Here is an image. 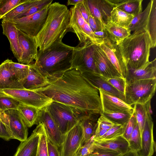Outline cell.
Segmentation results:
<instances>
[{
  "label": "cell",
  "mask_w": 156,
  "mask_h": 156,
  "mask_svg": "<svg viewBox=\"0 0 156 156\" xmlns=\"http://www.w3.org/2000/svg\"><path fill=\"white\" fill-rule=\"evenodd\" d=\"M48 85L35 90L73 108L79 113L97 116L102 112L98 89L76 69L47 77Z\"/></svg>",
  "instance_id": "cell-1"
},
{
  "label": "cell",
  "mask_w": 156,
  "mask_h": 156,
  "mask_svg": "<svg viewBox=\"0 0 156 156\" xmlns=\"http://www.w3.org/2000/svg\"><path fill=\"white\" fill-rule=\"evenodd\" d=\"M70 14L65 5L59 2L49 6L47 17L42 29L35 37L39 50L44 51L56 42H61L69 31Z\"/></svg>",
  "instance_id": "cell-2"
},
{
  "label": "cell",
  "mask_w": 156,
  "mask_h": 156,
  "mask_svg": "<svg viewBox=\"0 0 156 156\" xmlns=\"http://www.w3.org/2000/svg\"><path fill=\"white\" fill-rule=\"evenodd\" d=\"M73 48L62 41L55 42L44 51L38 50L34 63L47 77L65 72L71 69Z\"/></svg>",
  "instance_id": "cell-3"
},
{
  "label": "cell",
  "mask_w": 156,
  "mask_h": 156,
  "mask_svg": "<svg viewBox=\"0 0 156 156\" xmlns=\"http://www.w3.org/2000/svg\"><path fill=\"white\" fill-rule=\"evenodd\" d=\"M119 46L128 69H136L149 62L151 44L147 31L133 32Z\"/></svg>",
  "instance_id": "cell-4"
},
{
  "label": "cell",
  "mask_w": 156,
  "mask_h": 156,
  "mask_svg": "<svg viewBox=\"0 0 156 156\" xmlns=\"http://www.w3.org/2000/svg\"><path fill=\"white\" fill-rule=\"evenodd\" d=\"M47 107L63 136L80 120L93 116L81 114L70 107L55 101Z\"/></svg>",
  "instance_id": "cell-5"
},
{
  "label": "cell",
  "mask_w": 156,
  "mask_h": 156,
  "mask_svg": "<svg viewBox=\"0 0 156 156\" xmlns=\"http://www.w3.org/2000/svg\"><path fill=\"white\" fill-rule=\"evenodd\" d=\"M156 87V78L126 83L125 93L126 102L131 106L145 105L154 96Z\"/></svg>",
  "instance_id": "cell-6"
},
{
  "label": "cell",
  "mask_w": 156,
  "mask_h": 156,
  "mask_svg": "<svg viewBox=\"0 0 156 156\" xmlns=\"http://www.w3.org/2000/svg\"><path fill=\"white\" fill-rule=\"evenodd\" d=\"M94 45L92 42L88 41L73 47L71 69H76L81 73L99 74L94 59Z\"/></svg>",
  "instance_id": "cell-7"
},
{
  "label": "cell",
  "mask_w": 156,
  "mask_h": 156,
  "mask_svg": "<svg viewBox=\"0 0 156 156\" xmlns=\"http://www.w3.org/2000/svg\"><path fill=\"white\" fill-rule=\"evenodd\" d=\"M70 19L69 31L74 33L80 41L79 45L83 44L88 41L99 45L104 41L94 34L88 23L83 18L76 5L69 10Z\"/></svg>",
  "instance_id": "cell-8"
},
{
  "label": "cell",
  "mask_w": 156,
  "mask_h": 156,
  "mask_svg": "<svg viewBox=\"0 0 156 156\" xmlns=\"http://www.w3.org/2000/svg\"><path fill=\"white\" fill-rule=\"evenodd\" d=\"M0 119L5 125L12 139L21 142L28 138V127L17 109L0 112Z\"/></svg>",
  "instance_id": "cell-9"
},
{
  "label": "cell",
  "mask_w": 156,
  "mask_h": 156,
  "mask_svg": "<svg viewBox=\"0 0 156 156\" xmlns=\"http://www.w3.org/2000/svg\"><path fill=\"white\" fill-rule=\"evenodd\" d=\"M49 6L35 13L9 21L12 22L18 30L30 37H35L44 24Z\"/></svg>",
  "instance_id": "cell-10"
},
{
  "label": "cell",
  "mask_w": 156,
  "mask_h": 156,
  "mask_svg": "<svg viewBox=\"0 0 156 156\" xmlns=\"http://www.w3.org/2000/svg\"><path fill=\"white\" fill-rule=\"evenodd\" d=\"M1 90L21 103L40 109L47 106L53 101L45 95L35 90L24 89Z\"/></svg>",
  "instance_id": "cell-11"
},
{
  "label": "cell",
  "mask_w": 156,
  "mask_h": 156,
  "mask_svg": "<svg viewBox=\"0 0 156 156\" xmlns=\"http://www.w3.org/2000/svg\"><path fill=\"white\" fill-rule=\"evenodd\" d=\"M63 136L60 156H75L83 141L82 130L79 122Z\"/></svg>",
  "instance_id": "cell-12"
},
{
  "label": "cell",
  "mask_w": 156,
  "mask_h": 156,
  "mask_svg": "<svg viewBox=\"0 0 156 156\" xmlns=\"http://www.w3.org/2000/svg\"><path fill=\"white\" fill-rule=\"evenodd\" d=\"M44 125L48 137L51 141L58 149L61 148L64 136L47 108V106L40 110L38 123Z\"/></svg>",
  "instance_id": "cell-13"
},
{
  "label": "cell",
  "mask_w": 156,
  "mask_h": 156,
  "mask_svg": "<svg viewBox=\"0 0 156 156\" xmlns=\"http://www.w3.org/2000/svg\"><path fill=\"white\" fill-rule=\"evenodd\" d=\"M153 127L151 115L146 111L144 126L141 136V149L137 152L139 156H152L155 151Z\"/></svg>",
  "instance_id": "cell-14"
},
{
  "label": "cell",
  "mask_w": 156,
  "mask_h": 156,
  "mask_svg": "<svg viewBox=\"0 0 156 156\" xmlns=\"http://www.w3.org/2000/svg\"><path fill=\"white\" fill-rule=\"evenodd\" d=\"M98 46L119 73L122 76L125 77L128 67L122 55L119 45L107 40L104 41Z\"/></svg>",
  "instance_id": "cell-15"
},
{
  "label": "cell",
  "mask_w": 156,
  "mask_h": 156,
  "mask_svg": "<svg viewBox=\"0 0 156 156\" xmlns=\"http://www.w3.org/2000/svg\"><path fill=\"white\" fill-rule=\"evenodd\" d=\"M19 44L22 51L20 63L29 65L34 63L38 53L35 37H30L18 30Z\"/></svg>",
  "instance_id": "cell-16"
},
{
  "label": "cell",
  "mask_w": 156,
  "mask_h": 156,
  "mask_svg": "<svg viewBox=\"0 0 156 156\" xmlns=\"http://www.w3.org/2000/svg\"><path fill=\"white\" fill-rule=\"evenodd\" d=\"M94 59L99 73L106 78L122 76L99 46L94 44Z\"/></svg>",
  "instance_id": "cell-17"
},
{
  "label": "cell",
  "mask_w": 156,
  "mask_h": 156,
  "mask_svg": "<svg viewBox=\"0 0 156 156\" xmlns=\"http://www.w3.org/2000/svg\"><path fill=\"white\" fill-rule=\"evenodd\" d=\"M101 101L102 112L113 113L128 112L133 107L120 99L98 89Z\"/></svg>",
  "instance_id": "cell-18"
},
{
  "label": "cell",
  "mask_w": 156,
  "mask_h": 156,
  "mask_svg": "<svg viewBox=\"0 0 156 156\" xmlns=\"http://www.w3.org/2000/svg\"><path fill=\"white\" fill-rule=\"evenodd\" d=\"M41 123H39L27 140L21 142L13 156H36Z\"/></svg>",
  "instance_id": "cell-19"
},
{
  "label": "cell",
  "mask_w": 156,
  "mask_h": 156,
  "mask_svg": "<svg viewBox=\"0 0 156 156\" xmlns=\"http://www.w3.org/2000/svg\"><path fill=\"white\" fill-rule=\"evenodd\" d=\"M156 58L136 69H128L125 78L126 83L140 80L156 78Z\"/></svg>",
  "instance_id": "cell-20"
},
{
  "label": "cell",
  "mask_w": 156,
  "mask_h": 156,
  "mask_svg": "<svg viewBox=\"0 0 156 156\" xmlns=\"http://www.w3.org/2000/svg\"><path fill=\"white\" fill-rule=\"evenodd\" d=\"M1 26L3 34L6 36L9 41L10 49L20 63L22 51L19 43L18 29L12 22L9 20H2Z\"/></svg>",
  "instance_id": "cell-21"
},
{
  "label": "cell",
  "mask_w": 156,
  "mask_h": 156,
  "mask_svg": "<svg viewBox=\"0 0 156 156\" xmlns=\"http://www.w3.org/2000/svg\"><path fill=\"white\" fill-rule=\"evenodd\" d=\"M9 61L7 59L0 65V90L24 89L11 71Z\"/></svg>",
  "instance_id": "cell-22"
},
{
  "label": "cell",
  "mask_w": 156,
  "mask_h": 156,
  "mask_svg": "<svg viewBox=\"0 0 156 156\" xmlns=\"http://www.w3.org/2000/svg\"><path fill=\"white\" fill-rule=\"evenodd\" d=\"M49 83L47 77L42 73L34 62L31 64L29 74L22 85L24 89L34 90L45 87Z\"/></svg>",
  "instance_id": "cell-23"
},
{
  "label": "cell",
  "mask_w": 156,
  "mask_h": 156,
  "mask_svg": "<svg viewBox=\"0 0 156 156\" xmlns=\"http://www.w3.org/2000/svg\"><path fill=\"white\" fill-rule=\"evenodd\" d=\"M81 73L83 76L98 89H101L108 94L126 102L125 95L106 81L104 77L100 74L87 73Z\"/></svg>",
  "instance_id": "cell-24"
},
{
  "label": "cell",
  "mask_w": 156,
  "mask_h": 156,
  "mask_svg": "<svg viewBox=\"0 0 156 156\" xmlns=\"http://www.w3.org/2000/svg\"><path fill=\"white\" fill-rule=\"evenodd\" d=\"M94 141L95 149H106L118 152L121 154L130 150L128 141L122 136L112 139Z\"/></svg>",
  "instance_id": "cell-25"
},
{
  "label": "cell",
  "mask_w": 156,
  "mask_h": 156,
  "mask_svg": "<svg viewBox=\"0 0 156 156\" xmlns=\"http://www.w3.org/2000/svg\"><path fill=\"white\" fill-rule=\"evenodd\" d=\"M105 29L108 41L117 45L131 34L129 29L118 26L111 21L105 25Z\"/></svg>",
  "instance_id": "cell-26"
},
{
  "label": "cell",
  "mask_w": 156,
  "mask_h": 156,
  "mask_svg": "<svg viewBox=\"0 0 156 156\" xmlns=\"http://www.w3.org/2000/svg\"><path fill=\"white\" fill-rule=\"evenodd\" d=\"M113 8L136 16L142 11L143 0H108Z\"/></svg>",
  "instance_id": "cell-27"
},
{
  "label": "cell",
  "mask_w": 156,
  "mask_h": 156,
  "mask_svg": "<svg viewBox=\"0 0 156 156\" xmlns=\"http://www.w3.org/2000/svg\"><path fill=\"white\" fill-rule=\"evenodd\" d=\"M41 109L21 103L17 109L28 127L38 124Z\"/></svg>",
  "instance_id": "cell-28"
},
{
  "label": "cell",
  "mask_w": 156,
  "mask_h": 156,
  "mask_svg": "<svg viewBox=\"0 0 156 156\" xmlns=\"http://www.w3.org/2000/svg\"><path fill=\"white\" fill-rule=\"evenodd\" d=\"M151 4L152 0L150 1L144 11L134 16L129 27L131 32L145 30V28L150 13Z\"/></svg>",
  "instance_id": "cell-29"
},
{
  "label": "cell",
  "mask_w": 156,
  "mask_h": 156,
  "mask_svg": "<svg viewBox=\"0 0 156 156\" xmlns=\"http://www.w3.org/2000/svg\"><path fill=\"white\" fill-rule=\"evenodd\" d=\"M145 30L148 33L151 48L156 45V0H152V4Z\"/></svg>",
  "instance_id": "cell-30"
},
{
  "label": "cell",
  "mask_w": 156,
  "mask_h": 156,
  "mask_svg": "<svg viewBox=\"0 0 156 156\" xmlns=\"http://www.w3.org/2000/svg\"><path fill=\"white\" fill-rule=\"evenodd\" d=\"M96 116L84 118L79 121L83 132L82 145L88 141L94 136L98 120Z\"/></svg>",
  "instance_id": "cell-31"
},
{
  "label": "cell",
  "mask_w": 156,
  "mask_h": 156,
  "mask_svg": "<svg viewBox=\"0 0 156 156\" xmlns=\"http://www.w3.org/2000/svg\"><path fill=\"white\" fill-rule=\"evenodd\" d=\"M134 16L117 8H114L111 13V21L118 26L129 29Z\"/></svg>",
  "instance_id": "cell-32"
},
{
  "label": "cell",
  "mask_w": 156,
  "mask_h": 156,
  "mask_svg": "<svg viewBox=\"0 0 156 156\" xmlns=\"http://www.w3.org/2000/svg\"><path fill=\"white\" fill-rule=\"evenodd\" d=\"M97 13L105 24L111 21V13L113 7L108 0H94Z\"/></svg>",
  "instance_id": "cell-33"
},
{
  "label": "cell",
  "mask_w": 156,
  "mask_h": 156,
  "mask_svg": "<svg viewBox=\"0 0 156 156\" xmlns=\"http://www.w3.org/2000/svg\"><path fill=\"white\" fill-rule=\"evenodd\" d=\"M9 67L18 80L22 84L27 78L31 64L25 65L13 62L10 60Z\"/></svg>",
  "instance_id": "cell-34"
},
{
  "label": "cell",
  "mask_w": 156,
  "mask_h": 156,
  "mask_svg": "<svg viewBox=\"0 0 156 156\" xmlns=\"http://www.w3.org/2000/svg\"><path fill=\"white\" fill-rule=\"evenodd\" d=\"M41 0H26L9 12L2 18L3 20H10L19 15L27 11L32 6L39 3Z\"/></svg>",
  "instance_id": "cell-35"
},
{
  "label": "cell",
  "mask_w": 156,
  "mask_h": 156,
  "mask_svg": "<svg viewBox=\"0 0 156 156\" xmlns=\"http://www.w3.org/2000/svg\"><path fill=\"white\" fill-rule=\"evenodd\" d=\"M133 110L128 112L113 113L102 112L103 115L116 125H124L127 124L134 111Z\"/></svg>",
  "instance_id": "cell-36"
},
{
  "label": "cell",
  "mask_w": 156,
  "mask_h": 156,
  "mask_svg": "<svg viewBox=\"0 0 156 156\" xmlns=\"http://www.w3.org/2000/svg\"><path fill=\"white\" fill-rule=\"evenodd\" d=\"M20 102L0 90V112L17 109Z\"/></svg>",
  "instance_id": "cell-37"
},
{
  "label": "cell",
  "mask_w": 156,
  "mask_h": 156,
  "mask_svg": "<svg viewBox=\"0 0 156 156\" xmlns=\"http://www.w3.org/2000/svg\"><path fill=\"white\" fill-rule=\"evenodd\" d=\"M127 123L123 125H115L108 130L103 136L94 141L109 140L122 136L124 132Z\"/></svg>",
  "instance_id": "cell-38"
},
{
  "label": "cell",
  "mask_w": 156,
  "mask_h": 156,
  "mask_svg": "<svg viewBox=\"0 0 156 156\" xmlns=\"http://www.w3.org/2000/svg\"><path fill=\"white\" fill-rule=\"evenodd\" d=\"M41 123L40 136L36 156H48V136L44 127L43 124Z\"/></svg>",
  "instance_id": "cell-39"
},
{
  "label": "cell",
  "mask_w": 156,
  "mask_h": 156,
  "mask_svg": "<svg viewBox=\"0 0 156 156\" xmlns=\"http://www.w3.org/2000/svg\"><path fill=\"white\" fill-rule=\"evenodd\" d=\"M129 150L138 152L141 147V137L137 124L128 140Z\"/></svg>",
  "instance_id": "cell-40"
},
{
  "label": "cell",
  "mask_w": 156,
  "mask_h": 156,
  "mask_svg": "<svg viewBox=\"0 0 156 156\" xmlns=\"http://www.w3.org/2000/svg\"><path fill=\"white\" fill-rule=\"evenodd\" d=\"M26 0H0V17L2 18Z\"/></svg>",
  "instance_id": "cell-41"
},
{
  "label": "cell",
  "mask_w": 156,
  "mask_h": 156,
  "mask_svg": "<svg viewBox=\"0 0 156 156\" xmlns=\"http://www.w3.org/2000/svg\"><path fill=\"white\" fill-rule=\"evenodd\" d=\"M135 113L141 136L143 130L146 119V110L144 105L139 104L134 105Z\"/></svg>",
  "instance_id": "cell-42"
},
{
  "label": "cell",
  "mask_w": 156,
  "mask_h": 156,
  "mask_svg": "<svg viewBox=\"0 0 156 156\" xmlns=\"http://www.w3.org/2000/svg\"><path fill=\"white\" fill-rule=\"evenodd\" d=\"M53 1V0H41L39 3L32 6L26 12L19 15L13 20L22 18L37 13L49 5Z\"/></svg>",
  "instance_id": "cell-43"
},
{
  "label": "cell",
  "mask_w": 156,
  "mask_h": 156,
  "mask_svg": "<svg viewBox=\"0 0 156 156\" xmlns=\"http://www.w3.org/2000/svg\"><path fill=\"white\" fill-rule=\"evenodd\" d=\"M104 78L106 81L125 95L126 84V80L125 77L120 76L111 78H106L104 77Z\"/></svg>",
  "instance_id": "cell-44"
},
{
  "label": "cell",
  "mask_w": 156,
  "mask_h": 156,
  "mask_svg": "<svg viewBox=\"0 0 156 156\" xmlns=\"http://www.w3.org/2000/svg\"><path fill=\"white\" fill-rule=\"evenodd\" d=\"M93 137L80 147L76 154V156H88L95 149Z\"/></svg>",
  "instance_id": "cell-45"
},
{
  "label": "cell",
  "mask_w": 156,
  "mask_h": 156,
  "mask_svg": "<svg viewBox=\"0 0 156 156\" xmlns=\"http://www.w3.org/2000/svg\"><path fill=\"white\" fill-rule=\"evenodd\" d=\"M137 124L134 110L133 113L127 124L124 132L122 135L127 141Z\"/></svg>",
  "instance_id": "cell-46"
},
{
  "label": "cell",
  "mask_w": 156,
  "mask_h": 156,
  "mask_svg": "<svg viewBox=\"0 0 156 156\" xmlns=\"http://www.w3.org/2000/svg\"><path fill=\"white\" fill-rule=\"evenodd\" d=\"M115 124L102 114L98 119L97 126L99 128L108 130L114 126Z\"/></svg>",
  "instance_id": "cell-47"
},
{
  "label": "cell",
  "mask_w": 156,
  "mask_h": 156,
  "mask_svg": "<svg viewBox=\"0 0 156 156\" xmlns=\"http://www.w3.org/2000/svg\"><path fill=\"white\" fill-rule=\"evenodd\" d=\"M120 153L111 150L96 148L88 156H120Z\"/></svg>",
  "instance_id": "cell-48"
},
{
  "label": "cell",
  "mask_w": 156,
  "mask_h": 156,
  "mask_svg": "<svg viewBox=\"0 0 156 156\" xmlns=\"http://www.w3.org/2000/svg\"><path fill=\"white\" fill-rule=\"evenodd\" d=\"M76 5L83 18L88 23V17L91 15V13L88 5L87 0H83V1Z\"/></svg>",
  "instance_id": "cell-49"
},
{
  "label": "cell",
  "mask_w": 156,
  "mask_h": 156,
  "mask_svg": "<svg viewBox=\"0 0 156 156\" xmlns=\"http://www.w3.org/2000/svg\"><path fill=\"white\" fill-rule=\"evenodd\" d=\"M88 23L93 32L98 31L105 29V26L95 18L91 14L88 17Z\"/></svg>",
  "instance_id": "cell-50"
},
{
  "label": "cell",
  "mask_w": 156,
  "mask_h": 156,
  "mask_svg": "<svg viewBox=\"0 0 156 156\" xmlns=\"http://www.w3.org/2000/svg\"><path fill=\"white\" fill-rule=\"evenodd\" d=\"M47 147L48 156H60L58 149L51 141L48 137Z\"/></svg>",
  "instance_id": "cell-51"
},
{
  "label": "cell",
  "mask_w": 156,
  "mask_h": 156,
  "mask_svg": "<svg viewBox=\"0 0 156 156\" xmlns=\"http://www.w3.org/2000/svg\"><path fill=\"white\" fill-rule=\"evenodd\" d=\"M0 138L6 141L12 139L5 125L0 119Z\"/></svg>",
  "instance_id": "cell-52"
},
{
  "label": "cell",
  "mask_w": 156,
  "mask_h": 156,
  "mask_svg": "<svg viewBox=\"0 0 156 156\" xmlns=\"http://www.w3.org/2000/svg\"><path fill=\"white\" fill-rule=\"evenodd\" d=\"M108 130L100 128L97 126L94 136L93 137L94 140L101 137L103 136Z\"/></svg>",
  "instance_id": "cell-53"
},
{
  "label": "cell",
  "mask_w": 156,
  "mask_h": 156,
  "mask_svg": "<svg viewBox=\"0 0 156 156\" xmlns=\"http://www.w3.org/2000/svg\"><path fill=\"white\" fill-rule=\"evenodd\" d=\"M94 33L98 38L104 41L108 40L107 35L105 29L100 31L94 32Z\"/></svg>",
  "instance_id": "cell-54"
},
{
  "label": "cell",
  "mask_w": 156,
  "mask_h": 156,
  "mask_svg": "<svg viewBox=\"0 0 156 156\" xmlns=\"http://www.w3.org/2000/svg\"><path fill=\"white\" fill-rule=\"evenodd\" d=\"M120 156H139L137 152L129 150Z\"/></svg>",
  "instance_id": "cell-55"
},
{
  "label": "cell",
  "mask_w": 156,
  "mask_h": 156,
  "mask_svg": "<svg viewBox=\"0 0 156 156\" xmlns=\"http://www.w3.org/2000/svg\"><path fill=\"white\" fill-rule=\"evenodd\" d=\"M83 0H68L67 1L68 5H73L75 6L83 1Z\"/></svg>",
  "instance_id": "cell-56"
},
{
  "label": "cell",
  "mask_w": 156,
  "mask_h": 156,
  "mask_svg": "<svg viewBox=\"0 0 156 156\" xmlns=\"http://www.w3.org/2000/svg\"><path fill=\"white\" fill-rule=\"evenodd\" d=\"M1 17H0V20L1 19Z\"/></svg>",
  "instance_id": "cell-57"
},
{
  "label": "cell",
  "mask_w": 156,
  "mask_h": 156,
  "mask_svg": "<svg viewBox=\"0 0 156 156\" xmlns=\"http://www.w3.org/2000/svg\"><path fill=\"white\" fill-rule=\"evenodd\" d=\"M75 156H76V155Z\"/></svg>",
  "instance_id": "cell-58"
}]
</instances>
